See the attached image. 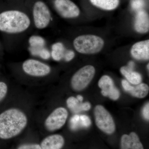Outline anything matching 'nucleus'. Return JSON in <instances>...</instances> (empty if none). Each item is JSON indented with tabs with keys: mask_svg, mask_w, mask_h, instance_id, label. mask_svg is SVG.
Wrapping results in <instances>:
<instances>
[{
	"mask_svg": "<svg viewBox=\"0 0 149 149\" xmlns=\"http://www.w3.org/2000/svg\"><path fill=\"white\" fill-rule=\"evenodd\" d=\"M26 115L17 109H10L0 114V139H8L15 137L26 127Z\"/></svg>",
	"mask_w": 149,
	"mask_h": 149,
	"instance_id": "obj_1",
	"label": "nucleus"
},
{
	"mask_svg": "<svg viewBox=\"0 0 149 149\" xmlns=\"http://www.w3.org/2000/svg\"><path fill=\"white\" fill-rule=\"evenodd\" d=\"M30 20L26 14L20 11H6L0 13V31L10 34H18L26 31Z\"/></svg>",
	"mask_w": 149,
	"mask_h": 149,
	"instance_id": "obj_2",
	"label": "nucleus"
},
{
	"mask_svg": "<svg viewBox=\"0 0 149 149\" xmlns=\"http://www.w3.org/2000/svg\"><path fill=\"white\" fill-rule=\"evenodd\" d=\"M103 39L94 35H84L78 36L73 41V46L76 51L80 54H92L101 51L104 46Z\"/></svg>",
	"mask_w": 149,
	"mask_h": 149,
	"instance_id": "obj_3",
	"label": "nucleus"
},
{
	"mask_svg": "<svg viewBox=\"0 0 149 149\" xmlns=\"http://www.w3.org/2000/svg\"><path fill=\"white\" fill-rule=\"evenodd\" d=\"M94 115L96 125L100 130L108 135L114 133L116 125L113 118L103 106H96L94 109Z\"/></svg>",
	"mask_w": 149,
	"mask_h": 149,
	"instance_id": "obj_4",
	"label": "nucleus"
},
{
	"mask_svg": "<svg viewBox=\"0 0 149 149\" xmlns=\"http://www.w3.org/2000/svg\"><path fill=\"white\" fill-rule=\"evenodd\" d=\"M95 73V69L91 65H85L77 70L71 78L72 89L76 91H83L91 83Z\"/></svg>",
	"mask_w": 149,
	"mask_h": 149,
	"instance_id": "obj_5",
	"label": "nucleus"
},
{
	"mask_svg": "<svg viewBox=\"0 0 149 149\" xmlns=\"http://www.w3.org/2000/svg\"><path fill=\"white\" fill-rule=\"evenodd\" d=\"M33 17L37 29H42L48 27L51 20V14L49 8L41 1L36 2L33 6Z\"/></svg>",
	"mask_w": 149,
	"mask_h": 149,
	"instance_id": "obj_6",
	"label": "nucleus"
},
{
	"mask_svg": "<svg viewBox=\"0 0 149 149\" xmlns=\"http://www.w3.org/2000/svg\"><path fill=\"white\" fill-rule=\"evenodd\" d=\"M68 117V112L64 107H59L51 113L45 121L47 130L54 131L61 128L66 122Z\"/></svg>",
	"mask_w": 149,
	"mask_h": 149,
	"instance_id": "obj_7",
	"label": "nucleus"
},
{
	"mask_svg": "<svg viewBox=\"0 0 149 149\" xmlns=\"http://www.w3.org/2000/svg\"><path fill=\"white\" fill-rule=\"evenodd\" d=\"M22 69L26 74L33 77H44L50 73L51 68L49 65L33 59L25 61L22 65Z\"/></svg>",
	"mask_w": 149,
	"mask_h": 149,
	"instance_id": "obj_8",
	"label": "nucleus"
},
{
	"mask_svg": "<svg viewBox=\"0 0 149 149\" xmlns=\"http://www.w3.org/2000/svg\"><path fill=\"white\" fill-rule=\"evenodd\" d=\"M54 6L58 13L63 18H75L80 14L79 8L71 0H55Z\"/></svg>",
	"mask_w": 149,
	"mask_h": 149,
	"instance_id": "obj_9",
	"label": "nucleus"
},
{
	"mask_svg": "<svg viewBox=\"0 0 149 149\" xmlns=\"http://www.w3.org/2000/svg\"><path fill=\"white\" fill-rule=\"evenodd\" d=\"M98 86L101 89L103 96L115 101L120 97V92L115 86L113 80L108 75H103L101 77L98 82Z\"/></svg>",
	"mask_w": 149,
	"mask_h": 149,
	"instance_id": "obj_10",
	"label": "nucleus"
},
{
	"mask_svg": "<svg viewBox=\"0 0 149 149\" xmlns=\"http://www.w3.org/2000/svg\"><path fill=\"white\" fill-rule=\"evenodd\" d=\"M120 149H144L139 136L135 132L124 134L120 141Z\"/></svg>",
	"mask_w": 149,
	"mask_h": 149,
	"instance_id": "obj_11",
	"label": "nucleus"
},
{
	"mask_svg": "<svg viewBox=\"0 0 149 149\" xmlns=\"http://www.w3.org/2000/svg\"><path fill=\"white\" fill-rule=\"evenodd\" d=\"M131 55L138 60H148L149 58V40L135 43L131 49Z\"/></svg>",
	"mask_w": 149,
	"mask_h": 149,
	"instance_id": "obj_12",
	"label": "nucleus"
},
{
	"mask_svg": "<svg viewBox=\"0 0 149 149\" xmlns=\"http://www.w3.org/2000/svg\"><path fill=\"white\" fill-rule=\"evenodd\" d=\"M64 138L59 134H54L46 137L40 145L42 149H61L64 145Z\"/></svg>",
	"mask_w": 149,
	"mask_h": 149,
	"instance_id": "obj_13",
	"label": "nucleus"
},
{
	"mask_svg": "<svg viewBox=\"0 0 149 149\" xmlns=\"http://www.w3.org/2000/svg\"><path fill=\"white\" fill-rule=\"evenodd\" d=\"M134 27L139 33H145L148 32L149 16L146 11L143 10L138 11L135 19Z\"/></svg>",
	"mask_w": 149,
	"mask_h": 149,
	"instance_id": "obj_14",
	"label": "nucleus"
},
{
	"mask_svg": "<svg viewBox=\"0 0 149 149\" xmlns=\"http://www.w3.org/2000/svg\"><path fill=\"white\" fill-rule=\"evenodd\" d=\"M79 101L76 98L70 97L67 100V104L68 108L73 112L78 113L81 111H88L91 109L90 103L85 102L80 104Z\"/></svg>",
	"mask_w": 149,
	"mask_h": 149,
	"instance_id": "obj_15",
	"label": "nucleus"
},
{
	"mask_svg": "<svg viewBox=\"0 0 149 149\" xmlns=\"http://www.w3.org/2000/svg\"><path fill=\"white\" fill-rule=\"evenodd\" d=\"M133 86L130 84L126 92L131 95L138 98H143L148 95L149 91V86L145 83H140Z\"/></svg>",
	"mask_w": 149,
	"mask_h": 149,
	"instance_id": "obj_16",
	"label": "nucleus"
},
{
	"mask_svg": "<svg viewBox=\"0 0 149 149\" xmlns=\"http://www.w3.org/2000/svg\"><path fill=\"white\" fill-rule=\"evenodd\" d=\"M120 71L130 84L137 85L141 83L142 76L139 72L133 71V70L125 66L121 67Z\"/></svg>",
	"mask_w": 149,
	"mask_h": 149,
	"instance_id": "obj_17",
	"label": "nucleus"
},
{
	"mask_svg": "<svg viewBox=\"0 0 149 149\" xmlns=\"http://www.w3.org/2000/svg\"><path fill=\"white\" fill-rule=\"evenodd\" d=\"M29 42L30 47V52L35 55H38L45 45V41L42 37L35 35L29 38Z\"/></svg>",
	"mask_w": 149,
	"mask_h": 149,
	"instance_id": "obj_18",
	"label": "nucleus"
},
{
	"mask_svg": "<svg viewBox=\"0 0 149 149\" xmlns=\"http://www.w3.org/2000/svg\"><path fill=\"white\" fill-rule=\"evenodd\" d=\"M93 5L106 10H111L117 8L119 0H90Z\"/></svg>",
	"mask_w": 149,
	"mask_h": 149,
	"instance_id": "obj_19",
	"label": "nucleus"
},
{
	"mask_svg": "<svg viewBox=\"0 0 149 149\" xmlns=\"http://www.w3.org/2000/svg\"><path fill=\"white\" fill-rule=\"evenodd\" d=\"M65 53V48L62 43H56L52 46L51 54L54 60L56 61L61 60L64 57Z\"/></svg>",
	"mask_w": 149,
	"mask_h": 149,
	"instance_id": "obj_20",
	"label": "nucleus"
},
{
	"mask_svg": "<svg viewBox=\"0 0 149 149\" xmlns=\"http://www.w3.org/2000/svg\"><path fill=\"white\" fill-rule=\"evenodd\" d=\"M81 127L87 128L91 126V121L90 118L85 115H80Z\"/></svg>",
	"mask_w": 149,
	"mask_h": 149,
	"instance_id": "obj_21",
	"label": "nucleus"
},
{
	"mask_svg": "<svg viewBox=\"0 0 149 149\" xmlns=\"http://www.w3.org/2000/svg\"><path fill=\"white\" fill-rule=\"evenodd\" d=\"M71 128L72 130H76L80 126V115H75L71 118L70 120Z\"/></svg>",
	"mask_w": 149,
	"mask_h": 149,
	"instance_id": "obj_22",
	"label": "nucleus"
},
{
	"mask_svg": "<svg viewBox=\"0 0 149 149\" xmlns=\"http://www.w3.org/2000/svg\"><path fill=\"white\" fill-rule=\"evenodd\" d=\"M144 6V0H133L131 2V7L135 10H141Z\"/></svg>",
	"mask_w": 149,
	"mask_h": 149,
	"instance_id": "obj_23",
	"label": "nucleus"
},
{
	"mask_svg": "<svg viewBox=\"0 0 149 149\" xmlns=\"http://www.w3.org/2000/svg\"><path fill=\"white\" fill-rule=\"evenodd\" d=\"M8 91L7 85L4 82H0V101L5 97Z\"/></svg>",
	"mask_w": 149,
	"mask_h": 149,
	"instance_id": "obj_24",
	"label": "nucleus"
},
{
	"mask_svg": "<svg viewBox=\"0 0 149 149\" xmlns=\"http://www.w3.org/2000/svg\"><path fill=\"white\" fill-rule=\"evenodd\" d=\"M17 149H42L40 145L37 144H24L18 147Z\"/></svg>",
	"mask_w": 149,
	"mask_h": 149,
	"instance_id": "obj_25",
	"label": "nucleus"
},
{
	"mask_svg": "<svg viewBox=\"0 0 149 149\" xmlns=\"http://www.w3.org/2000/svg\"><path fill=\"white\" fill-rule=\"evenodd\" d=\"M142 114L146 120L148 121L149 119V103L147 102L143 108Z\"/></svg>",
	"mask_w": 149,
	"mask_h": 149,
	"instance_id": "obj_26",
	"label": "nucleus"
},
{
	"mask_svg": "<svg viewBox=\"0 0 149 149\" xmlns=\"http://www.w3.org/2000/svg\"><path fill=\"white\" fill-rule=\"evenodd\" d=\"M74 54L72 51H67L65 52L63 58L66 61H70L74 58Z\"/></svg>",
	"mask_w": 149,
	"mask_h": 149,
	"instance_id": "obj_27",
	"label": "nucleus"
},
{
	"mask_svg": "<svg viewBox=\"0 0 149 149\" xmlns=\"http://www.w3.org/2000/svg\"><path fill=\"white\" fill-rule=\"evenodd\" d=\"M134 66H135V63H134L133 61H130L129 62L128 64V68H129L130 69L133 70V68H134Z\"/></svg>",
	"mask_w": 149,
	"mask_h": 149,
	"instance_id": "obj_28",
	"label": "nucleus"
},
{
	"mask_svg": "<svg viewBox=\"0 0 149 149\" xmlns=\"http://www.w3.org/2000/svg\"><path fill=\"white\" fill-rule=\"evenodd\" d=\"M77 99L80 102H82L83 100V96L80 95H78L77 96Z\"/></svg>",
	"mask_w": 149,
	"mask_h": 149,
	"instance_id": "obj_29",
	"label": "nucleus"
},
{
	"mask_svg": "<svg viewBox=\"0 0 149 149\" xmlns=\"http://www.w3.org/2000/svg\"><path fill=\"white\" fill-rule=\"evenodd\" d=\"M148 69H149V64H148Z\"/></svg>",
	"mask_w": 149,
	"mask_h": 149,
	"instance_id": "obj_30",
	"label": "nucleus"
}]
</instances>
